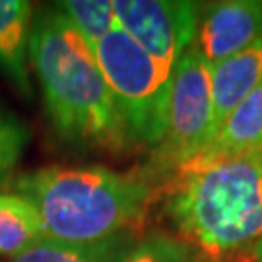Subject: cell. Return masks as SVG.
Returning a JSON list of instances; mask_svg holds the SVG:
<instances>
[{"label": "cell", "mask_w": 262, "mask_h": 262, "mask_svg": "<svg viewBox=\"0 0 262 262\" xmlns=\"http://www.w3.org/2000/svg\"><path fill=\"white\" fill-rule=\"evenodd\" d=\"M31 26V2L0 0V72L26 101L33 99V84L29 78Z\"/></svg>", "instance_id": "9"}, {"label": "cell", "mask_w": 262, "mask_h": 262, "mask_svg": "<svg viewBox=\"0 0 262 262\" xmlns=\"http://www.w3.org/2000/svg\"><path fill=\"white\" fill-rule=\"evenodd\" d=\"M94 51L132 144L156 148L165 134L173 78L163 74L158 62L119 26Z\"/></svg>", "instance_id": "4"}, {"label": "cell", "mask_w": 262, "mask_h": 262, "mask_svg": "<svg viewBox=\"0 0 262 262\" xmlns=\"http://www.w3.org/2000/svg\"><path fill=\"white\" fill-rule=\"evenodd\" d=\"M251 253L254 254V258H256V262H262V241H258V243L254 245L253 249H251Z\"/></svg>", "instance_id": "16"}, {"label": "cell", "mask_w": 262, "mask_h": 262, "mask_svg": "<svg viewBox=\"0 0 262 262\" xmlns=\"http://www.w3.org/2000/svg\"><path fill=\"white\" fill-rule=\"evenodd\" d=\"M119 28L173 78L179 60L194 43L200 4L188 0H113Z\"/></svg>", "instance_id": "6"}, {"label": "cell", "mask_w": 262, "mask_h": 262, "mask_svg": "<svg viewBox=\"0 0 262 262\" xmlns=\"http://www.w3.org/2000/svg\"><path fill=\"white\" fill-rule=\"evenodd\" d=\"M122 262H200L194 247L167 233H150L136 241Z\"/></svg>", "instance_id": "14"}, {"label": "cell", "mask_w": 262, "mask_h": 262, "mask_svg": "<svg viewBox=\"0 0 262 262\" xmlns=\"http://www.w3.org/2000/svg\"><path fill=\"white\" fill-rule=\"evenodd\" d=\"M55 6L64 14V18L92 49H95L113 28L119 26L113 0H62Z\"/></svg>", "instance_id": "13"}, {"label": "cell", "mask_w": 262, "mask_h": 262, "mask_svg": "<svg viewBox=\"0 0 262 262\" xmlns=\"http://www.w3.org/2000/svg\"><path fill=\"white\" fill-rule=\"evenodd\" d=\"M45 239L35 206L14 190L0 192V256L16 258Z\"/></svg>", "instance_id": "11"}, {"label": "cell", "mask_w": 262, "mask_h": 262, "mask_svg": "<svg viewBox=\"0 0 262 262\" xmlns=\"http://www.w3.org/2000/svg\"><path fill=\"white\" fill-rule=\"evenodd\" d=\"M212 136L231 113L262 85V39L212 64Z\"/></svg>", "instance_id": "8"}, {"label": "cell", "mask_w": 262, "mask_h": 262, "mask_svg": "<svg viewBox=\"0 0 262 262\" xmlns=\"http://www.w3.org/2000/svg\"><path fill=\"white\" fill-rule=\"evenodd\" d=\"M29 66L37 76L49 122L58 138L84 150L130 148L132 140L95 51L56 6L33 18Z\"/></svg>", "instance_id": "1"}, {"label": "cell", "mask_w": 262, "mask_h": 262, "mask_svg": "<svg viewBox=\"0 0 262 262\" xmlns=\"http://www.w3.org/2000/svg\"><path fill=\"white\" fill-rule=\"evenodd\" d=\"M262 39V0H225L200 12L194 45L212 66Z\"/></svg>", "instance_id": "7"}, {"label": "cell", "mask_w": 262, "mask_h": 262, "mask_svg": "<svg viewBox=\"0 0 262 262\" xmlns=\"http://www.w3.org/2000/svg\"><path fill=\"white\" fill-rule=\"evenodd\" d=\"M212 66L192 43L179 60L167 107L165 134L154 148L150 167L158 173L177 171L212 140Z\"/></svg>", "instance_id": "5"}, {"label": "cell", "mask_w": 262, "mask_h": 262, "mask_svg": "<svg viewBox=\"0 0 262 262\" xmlns=\"http://www.w3.org/2000/svg\"><path fill=\"white\" fill-rule=\"evenodd\" d=\"M134 243L130 231L94 245H68L43 239L10 262H122Z\"/></svg>", "instance_id": "12"}, {"label": "cell", "mask_w": 262, "mask_h": 262, "mask_svg": "<svg viewBox=\"0 0 262 262\" xmlns=\"http://www.w3.org/2000/svg\"><path fill=\"white\" fill-rule=\"evenodd\" d=\"M12 190L35 206L45 239L68 245H94L126 233L146 214L151 196L144 179L99 165L35 169L16 179Z\"/></svg>", "instance_id": "3"}, {"label": "cell", "mask_w": 262, "mask_h": 262, "mask_svg": "<svg viewBox=\"0 0 262 262\" xmlns=\"http://www.w3.org/2000/svg\"><path fill=\"white\" fill-rule=\"evenodd\" d=\"M165 212L206 256L251 251L262 241V151L179 167Z\"/></svg>", "instance_id": "2"}, {"label": "cell", "mask_w": 262, "mask_h": 262, "mask_svg": "<svg viewBox=\"0 0 262 262\" xmlns=\"http://www.w3.org/2000/svg\"><path fill=\"white\" fill-rule=\"evenodd\" d=\"M29 130L16 115L0 107V185L6 183L24 156Z\"/></svg>", "instance_id": "15"}, {"label": "cell", "mask_w": 262, "mask_h": 262, "mask_svg": "<svg viewBox=\"0 0 262 262\" xmlns=\"http://www.w3.org/2000/svg\"><path fill=\"white\" fill-rule=\"evenodd\" d=\"M258 151H262V85L225 119L206 148L188 163H212Z\"/></svg>", "instance_id": "10"}]
</instances>
